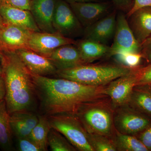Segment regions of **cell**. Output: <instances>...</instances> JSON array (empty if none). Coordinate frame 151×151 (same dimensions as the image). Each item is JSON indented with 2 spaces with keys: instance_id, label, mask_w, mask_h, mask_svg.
I'll return each instance as SVG.
<instances>
[{
  "instance_id": "obj_1",
  "label": "cell",
  "mask_w": 151,
  "mask_h": 151,
  "mask_svg": "<svg viewBox=\"0 0 151 151\" xmlns=\"http://www.w3.org/2000/svg\"><path fill=\"white\" fill-rule=\"evenodd\" d=\"M42 115L75 114L84 104L105 98V86H93L63 78L32 74Z\"/></svg>"
},
{
  "instance_id": "obj_2",
  "label": "cell",
  "mask_w": 151,
  "mask_h": 151,
  "mask_svg": "<svg viewBox=\"0 0 151 151\" xmlns=\"http://www.w3.org/2000/svg\"><path fill=\"white\" fill-rule=\"evenodd\" d=\"M2 52L4 99L9 113L32 111L37 100L32 74L16 50H2Z\"/></svg>"
},
{
  "instance_id": "obj_3",
  "label": "cell",
  "mask_w": 151,
  "mask_h": 151,
  "mask_svg": "<svg viewBox=\"0 0 151 151\" xmlns=\"http://www.w3.org/2000/svg\"><path fill=\"white\" fill-rule=\"evenodd\" d=\"M131 68L115 63L83 64L64 70H58L59 78H65L81 84L93 86H103L132 71Z\"/></svg>"
},
{
  "instance_id": "obj_4",
  "label": "cell",
  "mask_w": 151,
  "mask_h": 151,
  "mask_svg": "<svg viewBox=\"0 0 151 151\" xmlns=\"http://www.w3.org/2000/svg\"><path fill=\"white\" fill-rule=\"evenodd\" d=\"M101 98L85 103L75 115L86 132L104 135L113 140L115 133L114 110L110 101Z\"/></svg>"
},
{
  "instance_id": "obj_5",
  "label": "cell",
  "mask_w": 151,
  "mask_h": 151,
  "mask_svg": "<svg viewBox=\"0 0 151 151\" xmlns=\"http://www.w3.org/2000/svg\"><path fill=\"white\" fill-rule=\"evenodd\" d=\"M52 128L66 138L77 150L94 151L88 142L87 132L75 114H56L47 116Z\"/></svg>"
},
{
  "instance_id": "obj_6",
  "label": "cell",
  "mask_w": 151,
  "mask_h": 151,
  "mask_svg": "<svg viewBox=\"0 0 151 151\" xmlns=\"http://www.w3.org/2000/svg\"><path fill=\"white\" fill-rule=\"evenodd\" d=\"M113 122L117 132L137 136L151 124V119L127 104L114 109Z\"/></svg>"
},
{
  "instance_id": "obj_7",
  "label": "cell",
  "mask_w": 151,
  "mask_h": 151,
  "mask_svg": "<svg viewBox=\"0 0 151 151\" xmlns=\"http://www.w3.org/2000/svg\"><path fill=\"white\" fill-rule=\"evenodd\" d=\"M52 25L57 33L73 39L84 35V28L80 23L70 4L63 0H57Z\"/></svg>"
},
{
  "instance_id": "obj_8",
  "label": "cell",
  "mask_w": 151,
  "mask_h": 151,
  "mask_svg": "<svg viewBox=\"0 0 151 151\" xmlns=\"http://www.w3.org/2000/svg\"><path fill=\"white\" fill-rule=\"evenodd\" d=\"M140 44L130 28L126 15L121 12L117 14L116 31L113 43L110 47L108 57L122 52L139 53Z\"/></svg>"
},
{
  "instance_id": "obj_9",
  "label": "cell",
  "mask_w": 151,
  "mask_h": 151,
  "mask_svg": "<svg viewBox=\"0 0 151 151\" xmlns=\"http://www.w3.org/2000/svg\"><path fill=\"white\" fill-rule=\"evenodd\" d=\"M135 68L130 73L116 78L105 85L104 94L109 97L114 110L129 103L133 88L136 85Z\"/></svg>"
},
{
  "instance_id": "obj_10",
  "label": "cell",
  "mask_w": 151,
  "mask_h": 151,
  "mask_svg": "<svg viewBox=\"0 0 151 151\" xmlns=\"http://www.w3.org/2000/svg\"><path fill=\"white\" fill-rule=\"evenodd\" d=\"M76 41L58 33L33 32L28 42L27 49L47 57L55 50L63 45L75 44Z\"/></svg>"
},
{
  "instance_id": "obj_11",
  "label": "cell",
  "mask_w": 151,
  "mask_h": 151,
  "mask_svg": "<svg viewBox=\"0 0 151 151\" xmlns=\"http://www.w3.org/2000/svg\"><path fill=\"white\" fill-rule=\"evenodd\" d=\"M84 28L103 18L115 9L111 2H88L69 4Z\"/></svg>"
},
{
  "instance_id": "obj_12",
  "label": "cell",
  "mask_w": 151,
  "mask_h": 151,
  "mask_svg": "<svg viewBox=\"0 0 151 151\" xmlns=\"http://www.w3.org/2000/svg\"><path fill=\"white\" fill-rule=\"evenodd\" d=\"M117 11L115 9L108 15L84 28V37L107 45L114 38Z\"/></svg>"
},
{
  "instance_id": "obj_13",
  "label": "cell",
  "mask_w": 151,
  "mask_h": 151,
  "mask_svg": "<svg viewBox=\"0 0 151 151\" xmlns=\"http://www.w3.org/2000/svg\"><path fill=\"white\" fill-rule=\"evenodd\" d=\"M32 32L21 27L5 23L0 31V48L7 50L27 49L28 42Z\"/></svg>"
},
{
  "instance_id": "obj_14",
  "label": "cell",
  "mask_w": 151,
  "mask_h": 151,
  "mask_svg": "<svg viewBox=\"0 0 151 151\" xmlns=\"http://www.w3.org/2000/svg\"><path fill=\"white\" fill-rule=\"evenodd\" d=\"M16 51L32 74L43 76L56 75L57 69L48 58L28 49Z\"/></svg>"
},
{
  "instance_id": "obj_15",
  "label": "cell",
  "mask_w": 151,
  "mask_h": 151,
  "mask_svg": "<svg viewBox=\"0 0 151 151\" xmlns=\"http://www.w3.org/2000/svg\"><path fill=\"white\" fill-rule=\"evenodd\" d=\"M57 0H31L30 12L42 32L56 33L52 19Z\"/></svg>"
},
{
  "instance_id": "obj_16",
  "label": "cell",
  "mask_w": 151,
  "mask_h": 151,
  "mask_svg": "<svg viewBox=\"0 0 151 151\" xmlns=\"http://www.w3.org/2000/svg\"><path fill=\"white\" fill-rule=\"evenodd\" d=\"M47 58L58 70L72 68L84 64L75 44L63 45L55 50Z\"/></svg>"
},
{
  "instance_id": "obj_17",
  "label": "cell",
  "mask_w": 151,
  "mask_h": 151,
  "mask_svg": "<svg viewBox=\"0 0 151 151\" xmlns=\"http://www.w3.org/2000/svg\"><path fill=\"white\" fill-rule=\"evenodd\" d=\"M0 15L6 23L21 27L32 32H41L29 10L0 4Z\"/></svg>"
},
{
  "instance_id": "obj_18",
  "label": "cell",
  "mask_w": 151,
  "mask_h": 151,
  "mask_svg": "<svg viewBox=\"0 0 151 151\" xmlns=\"http://www.w3.org/2000/svg\"><path fill=\"white\" fill-rule=\"evenodd\" d=\"M127 19L136 40L140 45L151 35V7L139 9Z\"/></svg>"
},
{
  "instance_id": "obj_19",
  "label": "cell",
  "mask_w": 151,
  "mask_h": 151,
  "mask_svg": "<svg viewBox=\"0 0 151 151\" xmlns=\"http://www.w3.org/2000/svg\"><path fill=\"white\" fill-rule=\"evenodd\" d=\"M75 45L84 64H89L104 57H108L110 47L89 39L76 41Z\"/></svg>"
},
{
  "instance_id": "obj_20",
  "label": "cell",
  "mask_w": 151,
  "mask_h": 151,
  "mask_svg": "<svg viewBox=\"0 0 151 151\" xmlns=\"http://www.w3.org/2000/svg\"><path fill=\"white\" fill-rule=\"evenodd\" d=\"M128 105L151 119V85H136Z\"/></svg>"
},
{
  "instance_id": "obj_21",
  "label": "cell",
  "mask_w": 151,
  "mask_h": 151,
  "mask_svg": "<svg viewBox=\"0 0 151 151\" xmlns=\"http://www.w3.org/2000/svg\"><path fill=\"white\" fill-rule=\"evenodd\" d=\"M12 135L10 115L4 99L0 100V148L3 150L11 151L13 149Z\"/></svg>"
},
{
  "instance_id": "obj_22",
  "label": "cell",
  "mask_w": 151,
  "mask_h": 151,
  "mask_svg": "<svg viewBox=\"0 0 151 151\" xmlns=\"http://www.w3.org/2000/svg\"><path fill=\"white\" fill-rule=\"evenodd\" d=\"M51 128L47 116L39 115V122L32 129L29 137L40 147L42 151L47 150V138Z\"/></svg>"
},
{
  "instance_id": "obj_23",
  "label": "cell",
  "mask_w": 151,
  "mask_h": 151,
  "mask_svg": "<svg viewBox=\"0 0 151 151\" xmlns=\"http://www.w3.org/2000/svg\"><path fill=\"white\" fill-rule=\"evenodd\" d=\"M113 141L117 151H148L136 136L122 134L116 130Z\"/></svg>"
},
{
  "instance_id": "obj_24",
  "label": "cell",
  "mask_w": 151,
  "mask_h": 151,
  "mask_svg": "<svg viewBox=\"0 0 151 151\" xmlns=\"http://www.w3.org/2000/svg\"><path fill=\"white\" fill-rule=\"evenodd\" d=\"M47 143L52 151L76 150L64 136L52 128L49 133Z\"/></svg>"
},
{
  "instance_id": "obj_25",
  "label": "cell",
  "mask_w": 151,
  "mask_h": 151,
  "mask_svg": "<svg viewBox=\"0 0 151 151\" xmlns=\"http://www.w3.org/2000/svg\"><path fill=\"white\" fill-rule=\"evenodd\" d=\"M88 142L94 151H117L114 141L104 135L87 132Z\"/></svg>"
},
{
  "instance_id": "obj_26",
  "label": "cell",
  "mask_w": 151,
  "mask_h": 151,
  "mask_svg": "<svg viewBox=\"0 0 151 151\" xmlns=\"http://www.w3.org/2000/svg\"><path fill=\"white\" fill-rule=\"evenodd\" d=\"M119 63L131 68L140 66L142 56L140 53L122 52L114 56Z\"/></svg>"
},
{
  "instance_id": "obj_27",
  "label": "cell",
  "mask_w": 151,
  "mask_h": 151,
  "mask_svg": "<svg viewBox=\"0 0 151 151\" xmlns=\"http://www.w3.org/2000/svg\"><path fill=\"white\" fill-rule=\"evenodd\" d=\"M10 124L13 134L17 138L29 137L31 130L14 114H10Z\"/></svg>"
},
{
  "instance_id": "obj_28",
  "label": "cell",
  "mask_w": 151,
  "mask_h": 151,
  "mask_svg": "<svg viewBox=\"0 0 151 151\" xmlns=\"http://www.w3.org/2000/svg\"><path fill=\"white\" fill-rule=\"evenodd\" d=\"M136 85H151V63L140 65L135 68Z\"/></svg>"
},
{
  "instance_id": "obj_29",
  "label": "cell",
  "mask_w": 151,
  "mask_h": 151,
  "mask_svg": "<svg viewBox=\"0 0 151 151\" xmlns=\"http://www.w3.org/2000/svg\"><path fill=\"white\" fill-rule=\"evenodd\" d=\"M12 114L21 120L31 130L36 126L39 122V116L32 113V111H20Z\"/></svg>"
},
{
  "instance_id": "obj_30",
  "label": "cell",
  "mask_w": 151,
  "mask_h": 151,
  "mask_svg": "<svg viewBox=\"0 0 151 151\" xmlns=\"http://www.w3.org/2000/svg\"><path fill=\"white\" fill-rule=\"evenodd\" d=\"M18 150L20 151H42L37 144L29 137L17 138Z\"/></svg>"
},
{
  "instance_id": "obj_31",
  "label": "cell",
  "mask_w": 151,
  "mask_h": 151,
  "mask_svg": "<svg viewBox=\"0 0 151 151\" xmlns=\"http://www.w3.org/2000/svg\"><path fill=\"white\" fill-rule=\"evenodd\" d=\"M139 53L147 63H151V35L140 45Z\"/></svg>"
},
{
  "instance_id": "obj_32",
  "label": "cell",
  "mask_w": 151,
  "mask_h": 151,
  "mask_svg": "<svg viewBox=\"0 0 151 151\" xmlns=\"http://www.w3.org/2000/svg\"><path fill=\"white\" fill-rule=\"evenodd\" d=\"M111 2L117 11L127 14L133 7L134 0H111Z\"/></svg>"
},
{
  "instance_id": "obj_33",
  "label": "cell",
  "mask_w": 151,
  "mask_h": 151,
  "mask_svg": "<svg viewBox=\"0 0 151 151\" xmlns=\"http://www.w3.org/2000/svg\"><path fill=\"white\" fill-rule=\"evenodd\" d=\"M31 0H0V4L29 10Z\"/></svg>"
},
{
  "instance_id": "obj_34",
  "label": "cell",
  "mask_w": 151,
  "mask_h": 151,
  "mask_svg": "<svg viewBox=\"0 0 151 151\" xmlns=\"http://www.w3.org/2000/svg\"><path fill=\"white\" fill-rule=\"evenodd\" d=\"M136 137L142 142L148 151H151V124Z\"/></svg>"
},
{
  "instance_id": "obj_35",
  "label": "cell",
  "mask_w": 151,
  "mask_h": 151,
  "mask_svg": "<svg viewBox=\"0 0 151 151\" xmlns=\"http://www.w3.org/2000/svg\"><path fill=\"white\" fill-rule=\"evenodd\" d=\"M146 7H151V0H134L133 7L130 12L126 15V17H128L139 9Z\"/></svg>"
},
{
  "instance_id": "obj_36",
  "label": "cell",
  "mask_w": 151,
  "mask_h": 151,
  "mask_svg": "<svg viewBox=\"0 0 151 151\" xmlns=\"http://www.w3.org/2000/svg\"><path fill=\"white\" fill-rule=\"evenodd\" d=\"M6 95V87L3 75L0 76V100L4 99Z\"/></svg>"
},
{
  "instance_id": "obj_37",
  "label": "cell",
  "mask_w": 151,
  "mask_h": 151,
  "mask_svg": "<svg viewBox=\"0 0 151 151\" xmlns=\"http://www.w3.org/2000/svg\"><path fill=\"white\" fill-rule=\"evenodd\" d=\"M68 4L73 3L103 1L102 0H63Z\"/></svg>"
},
{
  "instance_id": "obj_38",
  "label": "cell",
  "mask_w": 151,
  "mask_h": 151,
  "mask_svg": "<svg viewBox=\"0 0 151 151\" xmlns=\"http://www.w3.org/2000/svg\"><path fill=\"white\" fill-rule=\"evenodd\" d=\"M2 52L0 48V76L2 75Z\"/></svg>"
},
{
  "instance_id": "obj_39",
  "label": "cell",
  "mask_w": 151,
  "mask_h": 151,
  "mask_svg": "<svg viewBox=\"0 0 151 151\" xmlns=\"http://www.w3.org/2000/svg\"><path fill=\"white\" fill-rule=\"evenodd\" d=\"M5 24V22L4 21V20L1 16L0 15V31L4 27Z\"/></svg>"
}]
</instances>
